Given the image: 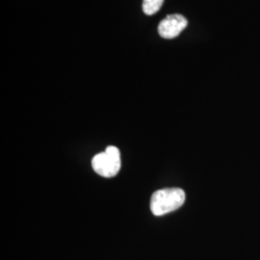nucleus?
Instances as JSON below:
<instances>
[{
	"mask_svg": "<svg viewBox=\"0 0 260 260\" xmlns=\"http://www.w3.org/2000/svg\"><path fill=\"white\" fill-rule=\"evenodd\" d=\"M185 202V192L180 188H165L155 191L150 199V210L162 216L178 209Z\"/></svg>",
	"mask_w": 260,
	"mask_h": 260,
	"instance_id": "obj_1",
	"label": "nucleus"
},
{
	"mask_svg": "<svg viewBox=\"0 0 260 260\" xmlns=\"http://www.w3.org/2000/svg\"><path fill=\"white\" fill-rule=\"evenodd\" d=\"M93 171L103 177H114L121 170V153L117 147L109 146L105 151L98 153L92 159Z\"/></svg>",
	"mask_w": 260,
	"mask_h": 260,
	"instance_id": "obj_2",
	"label": "nucleus"
},
{
	"mask_svg": "<svg viewBox=\"0 0 260 260\" xmlns=\"http://www.w3.org/2000/svg\"><path fill=\"white\" fill-rule=\"evenodd\" d=\"M188 25V20L182 15H169L158 25V33L163 39L177 38Z\"/></svg>",
	"mask_w": 260,
	"mask_h": 260,
	"instance_id": "obj_3",
	"label": "nucleus"
},
{
	"mask_svg": "<svg viewBox=\"0 0 260 260\" xmlns=\"http://www.w3.org/2000/svg\"><path fill=\"white\" fill-rule=\"evenodd\" d=\"M164 0H144L143 1V12L147 16H152L161 9Z\"/></svg>",
	"mask_w": 260,
	"mask_h": 260,
	"instance_id": "obj_4",
	"label": "nucleus"
}]
</instances>
